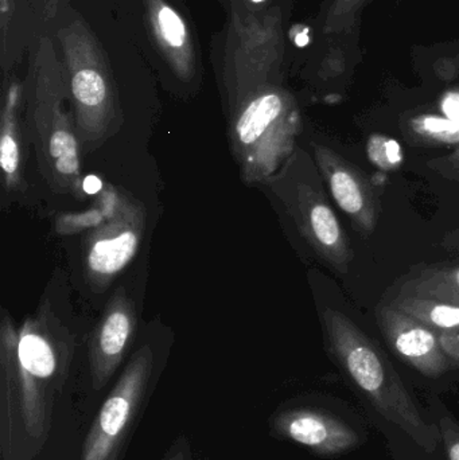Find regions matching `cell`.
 Wrapping results in <instances>:
<instances>
[{"label":"cell","instance_id":"obj_16","mask_svg":"<svg viewBox=\"0 0 459 460\" xmlns=\"http://www.w3.org/2000/svg\"><path fill=\"white\" fill-rule=\"evenodd\" d=\"M428 167L445 180L459 182V147L447 155L430 159Z\"/></svg>","mask_w":459,"mask_h":460},{"label":"cell","instance_id":"obj_10","mask_svg":"<svg viewBox=\"0 0 459 460\" xmlns=\"http://www.w3.org/2000/svg\"><path fill=\"white\" fill-rule=\"evenodd\" d=\"M137 311L124 288L110 300L88 343L89 380L94 394L115 377L134 341Z\"/></svg>","mask_w":459,"mask_h":460},{"label":"cell","instance_id":"obj_13","mask_svg":"<svg viewBox=\"0 0 459 460\" xmlns=\"http://www.w3.org/2000/svg\"><path fill=\"white\" fill-rule=\"evenodd\" d=\"M393 305L414 316L438 334L459 337V305L439 302L430 297L396 294L390 300Z\"/></svg>","mask_w":459,"mask_h":460},{"label":"cell","instance_id":"obj_14","mask_svg":"<svg viewBox=\"0 0 459 460\" xmlns=\"http://www.w3.org/2000/svg\"><path fill=\"white\" fill-rule=\"evenodd\" d=\"M153 26L156 38L166 50L183 54L189 49V32L182 16L161 3L154 8Z\"/></svg>","mask_w":459,"mask_h":460},{"label":"cell","instance_id":"obj_4","mask_svg":"<svg viewBox=\"0 0 459 460\" xmlns=\"http://www.w3.org/2000/svg\"><path fill=\"white\" fill-rule=\"evenodd\" d=\"M299 132L298 111L282 92H260L240 104L229 140L244 182L274 177L298 147Z\"/></svg>","mask_w":459,"mask_h":460},{"label":"cell","instance_id":"obj_12","mask_svg":"<svg viewBox=\"0 0 459 460\" xmlns=\"http://www.w3.org/2000/svg\"><path fill=\"white\" fill-rule=\"evenodd\" d=\"M396 294L430 297L459 305V262L423 268L401 284Z\"/></svg>","mask_w":459,"mask_h":460},{"label":"cell","instance_id":"obj_11","mask_svg":"<svg viewBox=\"0 0 459 460\" xmlns=\"http://www.w3.org/2000/svg\"><path fill=\"white\" fill-rule=\"evenodd\" d=\"M18 102V85L11 84L3 102L0 121V167L3 186L8 193H15L24 188V139L16 115Z\"/></svg>","mask_w":459,"mask_h":460},{"label":"cell","instance_id":"obj_17","mask_svg":"<svg viewBox=\"0 0 459 460\" xmlns=\"http://www.w3.org/2000/svg\"><path fill=\"white\" fill-rule=\"evenodd\" d=\"M161 460H194L193 448L186 435H178Z\"/></svg>","mask_w":459,"mask_h":460},{"label":"cell","instance_id":"obj_5","mask_svg":"<svg viewBox=\"0 0 459 460\" xmlns=\"http://www.w3.org/2000/svg\"><path fill=\"white\" fill-rule=\"evenodd\" d=\"M158 359L150 343L129 357L100 405L75 460H124L158 381Z\"/></svg>","mask_w":459,"mask_h":460},{"label":"cell","instance_id":"obj_8","mask_svg":"<svg viewBox=\"0 0 459 460\" xmlns=\"http://www.w3.org/2000/svg\"><path fill=\"white\" fill-rule=\"evenodd\" d=\"M313 158L323 183L353 229L368 238L377 228L380 194L368 174L333 148L313 143Z\"/></svg>","mask_w":459,"mask_h":460},{"label":"cell","instance_id":"obj_9","mask_svg":"<svg viewBox=\"0 0 459 460\" xmlns=\"http://www.w3.org/2000/svg\"><path fill=\"white\" fill-rule=\"evenodd\" d=\"M376 321L385 342L412 369L428 378H438L452 369V361L436 330L403 313L390 300L376 308Z\"/></svg>","mask_w":459,"mask_h":460},{"label":"cell","instance_id":"obj_3","mask_svg":"<svg viewBox=\"0 0 459 460\" xmlns=\"http://www.w3.org/2000/svg\"><path fill=\"white\" fill-rule=\"evenodd\" d=\"M269 186L282 202L299 234L337 275L349 272L355 252L325 190L314 158L296 147Z\"/></svg>","mask_w":459,"mask_h":460},{"label":"cell","instance_id":"obj_1","mask_svg":"<svg viewBox=\"0 0 459 460\" xmlns=\"http://www.w3.org/2000/svg\"><path fill=\"white\" fill-rule=\"evenodd\" d=\"M75 337L45 305L16 329L0 322V458L35 460L56 429L69 397Z\"/></svg>","mask_w":459,"mask_h":460},{"label":"cell","instance_id":"obj_7","mask_svg":"<svg viewBox=\"0 0 459 460\" xmlns=\"http://www.w3.org/2000/svg\"><path fill=\"white\" fill-rule=\"evenodd\" d=\"M146 213L140 202L113 190L105 217L83 240V267L92 291L104 292L128 267L145 234Z\"/></svg>","mask_w":459,"mask_h":460},{"label":"cell","instance_id":"obj_19","mask_svg":"<svg viewBox=\"0 0 459 460\" xmlns=\"http://www.w3.org/2000/svg\"><path fill=\"white\" fill-rule=\"evenodd\" d=\"M296 43L298 46H305L309 43V37H307V32L304 31L302 34H299L298 37L296 38Z\"/></svg>","mask_w":459,"mask_h":460},{"label":"cell","instance_id":"obj_2","mask_svg":"<svg viewBox=\"0 0 459 460\" xmlns=\"http://www.w3.org/2000/svg\"><path fill=\"white\" fill-rule=\"evenodd\" d=\"M326 350L357 394L375 423L387 435L393 450L436 456L441 434L396 372L387 354L350 316L337 308L322 311Z\"/></svg>","mask_w":459,"mask_h":460},{"label":"cell","instance_id":"obj_18","mask_svg":"<svg viewBox=\"0 0 459 460\" xmlns=\"http://www.w3.org/2000/svg\"><path fill=\"white\" fill-rule=\"evenodd\" d=\"M441 246L446 251L459 253V226L450 230L441 238Z\"/></svg>","mask_w":459,"mask_h":460},{"label":"cell","instance_id":"obj_6","mask_svg":"<svg viewBox=\"0 0 459 460\" xmlns=\"http://www.w3.org/2000/svg\"><path fill=\"white\" fill-rule=\"evenodd\" d=\"M269 435L306 448L320 458L348 456L366 443V431L318 397H296L282 402L269 419Z\"/></svg>","mask_w":459,"mask_h":460},{"label":"cell","instance_id":"obj_15","mask_svg":"<svg viewBox=\"0 0 459 460\" xmlns=\"http://www.w3.org/2000/svg\"><path fill=\"white\" fill-rule=\"evenodd\" d=\"M430 413L438 426L441 434L442 450L446 460H459V421L444 402H431Z\"/></svg>","mask_w":459,"mask_h":460},{"label":"cell","instance_id":"obj_20","mask_svg":"<svg viewBox=\"0 0 459 460\" xmlns=\"http://www.w3.org/2000/svg\"><path fill=\"white\" fill-rule=\"evenodd\" d=\"M253 3H261L266 2V0H252Z\"/></svg>","mask_w":459,"mask_h":460}]
</instances>
